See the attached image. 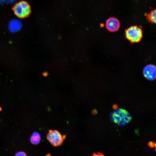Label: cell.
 Returning a JSON list of instances; mask_svg holds the SVG:
<instances>
[{
	"label": "cell",
	"mask_w": 156,
	"mask_h": 156,
	"mask_svg": "<svg viewBox=\"0 0 156 156\" xmlns=\"http://www.w3.org/2000/svg\"><path fill=\"white\" fill-rule=\"evenodd\" d=\"M66 137V135H62L57 130L50 129L49 131L46 138L52 146L57 147L63 143Z\"/></svg>",
	"instance_id": "4"
},
{
	"label": "cell",
	"mask_w": 156,
	"mask_h": 156,
	"mask_svg": "<svg viewBox=\"0 0 156 156\" xmlns=\"http://www.w3.org/2000/svg\"><path fill=\"white\" fill-rule=\"evenodd\" d=\"M125 38L131 43L140 42L143 37V31L140 26L132 25L125 30Z\"/></svg>",
	"instance_id": "1"
},
{
	"label": "cell",
	"mask_w": 156,
	"mask_h": 156,
	"mask_svg": "<svg viewBox=\"0 0 156 156\" xmlns=\"http://www.w3.org/2000/svg\"><path fill=\"white\" fill-rule=\"evenodd\" d=\"M15 156H27L26 154L23 151H19L16 153Z\"/></svg>",
	"instance_id": "11"
},
{
	"label": "cell",
	"mask_w": 156,
	"mask_h": 156,
	"mask_svg": "<svg viewBox=\"0 0 156 156\" xmlns=\"http://www.w3.org/2000/svg\"><path fill=\"white\" fill-rule=\"evenodd\" d=\"M92 113L93 114H94V115L95 114H96L97 113V111H96V110L95 109H93L92 111Z\"/></svg>",
	"instance_id": "15"
},
{
	"label": "cell",
	"mask_w": 156,
	"mask_h": 156,
	"mask_svg": "<svg viewBox=\"0 0 156 156\" xmlns=\"http://www.w3.org/2000/svg\"><path fill=\"white\" fill-rule=\"evenodd\" d=\"M105 27L110 32H116L120 28V23L116 18L110 17L106 20Z\"/></svg>",
	"instance_id": "5"
},
{
	"label": "cell",
	"mask_w": 156,
	"mask_h": 156,
	"mask_svg": "<svg viewBox=\"0 0 156 156\" xmlns=\"http://www.w3.org/2000/svg\"><path fill=\"white\" fill-rule=\"evenodd\" d=\"M16 0H0V3L1 4L6 3L12 4L15 2Z\"/></svg>",
	"instance_id": "10"
},
{
	"label": "cell",
	"mask_w": 156,
	"mask_h": 156,
	"mask_svg": "<svg viewBox=\"0 0 156 156\" xmlns=\"http://www.w3.org/2000/svg\"><path fill=\"white\" fill-rule=\"evenodd\" d=\"M91 156H104V155L99 153H95L93 154Z\"/></svg>",
	"instance_id": "13"
},
{
	"label": "cell",
	"mask_w": 156,
	"mask_h": 156,
	"mask_svg": "<svg viewBox=\"0 0 156 156\" xmlns=\"http://www.w3.org/2000/svg\"><path fill=\"white\" fill-rule=\"evenodd\" d=\"M112 114V120L121 126L127 124L131 120L132 117L127 110L122 108L116 109Z\"/></svg>",
	"instance_id": "3"
},
{
	"label": "cell",
	"mask_w": 156,
	"mask_h": 156,
	"mask_svg": "<svg viewBox=\"0 0 156 156\" xmlns=\"http://www.w3.org/2000/svg\"><path fill=\"white\" fill-rule=\"evenodd\" d=\"M1 110H2V108L1 107H0V112L1 111Z\"/></svg>",
	"instance_id": "18"
},
{
	"label": "cell",
	"mask_w": 156,
	"mask_h": 156,
	"mask_svg": "<svg viewBox=\"0 0 156 156\" xmlns=\"http://www.w3.org/2000/svg\"><path fill=\"white\" fill-rule=\"evenodd\" d=\"M12 10L15 15L21 19L28 17L31 12L30 5L24 1H21L16 3L12 7Z\"/></svg>",
	"instance_id": "2"
},
{
	"label": "cell",
	"mask_w": 156,
	"mask_h": 156,
	"mask_svg": "<svg viewBox=\"0 0 156 156\" xmlns=\"http://www.w3.org/2000/svg\"><path fill=\"white\" fill-rule=\"evenodd\" d=\"M41 136L40 134L37 132H33L30 138L31 143L34 145H37L41 141Z\"/></svg>",
	"instance_id": "8"
},
{
	"label": "cell",
	"mask_w": 156,
	"mask_h": 156,
	"mask_svg": "<svg viewBox=\"0 0 156 156\" xmlns=\"http://www.w3.org/2000/svg\"><path fill=\"white\" fill-rule=\"evenodd\" d=\"M148 145L151 148H153L155 146V143L152 141L148 143Z\"/></svg>",
	"instance_id": "12"
},
{
	"label": "cell",
	"mask_w": 156,
	"mask_h": 156,
	"mask_svg": "<svg viewBox=\"0 0 156 156\" xmlns=\"http://www.w3.org/2000/svg\"><path fill=\"white\" fill-rule=\"evenodd\" d=\"M143 74L146 79L153 81L156 78V68L153 64H148L144 67L143 70Z\"/></svg>",
	"instance_id": "6"
},
{
	"label": "cell",
	"mask_w": 156,
	"mask_h": 156,
	"mask_svg": "<svg viewBox=\"0 0 156 156\" xmlns=\"http://www.w3.org/2000/svg\"><path fill=\"white\" fill-rule=\"evenodd\" d=\"M43 75L44 76H47V72H45V73H44L43 74Z\"/></svg>",
	"instance_id": "16"
},
{
	"label": "cell",
	"mask_w": 156,
	"mask_h": 156,
	"mask_svg": "<svg viewBox=\"0 0 156 156\" xmlns=\"http://www.w3.org/2000/svg\"><path fill=\"white\" fill-rule=\"evenodd\" d=\"M156 10H153L151 11L146 16V19L148 22L156 23Z\"/></svg>",
	"instance_id": "9"
},
{
	"label": "cell",
	"mask_w": 156,
	"mask_h": 156,
	"mask_svg": "<svg viewBox=\"0 0 156 156\" xmlns=\"http://www.w3.org/2000/svg\"><path fill=\"white\" fill-rule=\"evenodd\" d=\"M45 156H51V155L50 153H48Z\"/></svg>",
	"instance_id": "17"
},
{
	"label": "cell",
	"mask_w": 156,
	"mask_h": 156,
	"mask_svg": "<svg viewBox=\"0 0 156 156\" xmlns=\"http://www.w3.org/2000/svg\"><path fill=\"white\" fill-rule=\"evenodd\" d=\"M22 27L21 22L19 20L13 19L8 24V28L10 32L14 33L20 30Z\"/></svg>",
	"instance_id": "7"
},
{
	"label": "cell",
	"mask_w": 156,
	"mask_h": 156,
	"mask_svg": "<svg viewBox=\"0 0 156 156\" xmlns=\"http://www.w3.org/2000/svg\"><path fill=\"white\" fill-rule=\"evenodd\" d=\"M112 107L114 109L116 110L118 108V106L116 104H114L112 106Z\"/></svg>",
	"instance_id": "14"
}]
</instances>
